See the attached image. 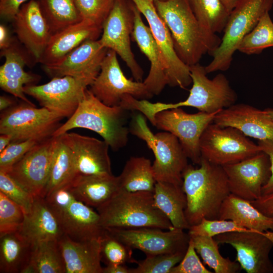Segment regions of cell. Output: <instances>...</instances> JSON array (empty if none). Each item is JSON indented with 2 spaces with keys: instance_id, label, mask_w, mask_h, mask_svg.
I'll use <instances>...</instances> for the list:
<instances>
[{
  "instance_id": "1",
  "label": "cell",
  "mask_w": 273,
  "mask_h": 273,
  "mask_svg": "<svg viewBox=\"0 0 273 273\" xmlns=\"http://www.w3.org/2000/svg\"><path fill=\"white\" fill-rule=\"evenodd\" d=\"M154 4L177 55L188 66L198 63L206 53L212 55L219 46L221 38L201 25L189 0H155Z\"/></svg>"
},
{
  "instance_id": "2",
  "label": "cell",
  "mask_w": 273,
  "mask_h": 273,
  "mask_svg": "<svg viewBox=\"0 0 273 273\" xmlns=\"http://www.w3.org/2000/svg\"><path fill=\"white\" fill-rule=\"evenodd\" d=\"M183 189L187 198L185 211L191 226L204 219H218L221 206L231 194L222 166L201 157L199 167L189 165L183 173Z\"/></svg>"
},
{
  "instance_id": "3",
  "label": "cell",
  "mask_w": 273,
  "mask_h": 273,
  "mask_svg": "<svg viewBox=\"0 0 273 273\" xmlns=\"http://www.w3.org/2000/svg\"><path fill=\"white\" fill-rule=\"evenodd\" d=\"M129 111L121 106L105 105L87 89L75 112L53 136H59L74 128L87 129L99 134L113 151H117L128 142Z\"/></svg>"
},
{
  "instance_id": "4",
  "label": "cell",
  "mask_w": 273,
  "mask_h": 273,
  "mask_svg": "<svg viewBox=\"0 0 273 273\" xmlns=\"http://www.w3.org/2000/svg\"><path fill=\"white\" fill-rule=\"evenodd\" d=\"M105 229L174 228L168 218L156 206L153 193L119 191L97 208Z\"/></svg>"
},
{
  "instance_id": "5",
  "label": "cell",
  "mask_w": 273,
  "mask_h": 273,
  "mask_svg": "<svg viewBox=\"0 0 273 273\" xmlns=\"http://www.w3.org/2000/svg\"><path fill=\"white\" fill-rule=\"evenodd\" d=\"M189 67L192 86L188 98L175 103L147 101L143 109L148 118L153 119L157 113L163 110L183 107H194L201 112L213 113L235 104L237 95L224 74L219 73L209 79L205 67L199 63Z\"/></svg>"
},
{
  "instance_id": "6",
  "label": "cell",
  "mask_w": 273,
  "mask_h": 273,
  "mask_svg": "<svg viewBox=\"0 0 273 273\" xmlns=\"http://www.w3.org/2000/svg\"><path fill=\"white\" fill-rule=\"evenodd\" d=\"M129 129L153 152L155 160L152 168L156 182L182 186L183 173L188 165V158L178 139L165 131L154 134L141 113L134 116Z\"/></svg>"
},
{
  "instance_id": "7",
  "label": "cell",
  "mask_w": 273,
  "mask_h": 273,
  "mask_svg": "<svg viewBox=\"0 0 273 273\" xmlns=\"http://www.w3.org/2000/svg\"><path fill=\"white\" fill-rule=\"evenodd\" d=\"M273 0H240L231 12L218 48L211 55L212 61L205 67L207 73L229 69L233 55L243 38L269 12Z\"/></svg>"
},
{
  "instance_id": "8",
  "label": "cell",
  "mask_w": 273,
  "mask_h": 273,
  "mask_svg": "<svg viewBox=\"0 0 273 273\" xmlns=\"http://www.w3.org/2000/svg\"><path fill=\"white\" fill-rule=\"evenodd\" d=\"M57 215L65 235L75 241L100 239L106 232L100 214L77 199L63 185L45 197Z\"/></svg>"
},
{
  "instance_id": "9",
  "label": "cell",
  "mask_w": 273,
  "mask_h": 273,
  "mask_svg": "<svg viewBox=\"0 0 273 273\" xmlns=\"http://www.w3.org/2000/svg\"><path fill=\"white\" fill-rule=\"evenodd\" d=\"M63 118L47 108H38L24 102L2 112L0 133L11 135L13 141L33 140L40 142L53 136Z\"/></svg>"
},
{
  "instance_id": "10",
  "label": "cell",
  "mask_w": 273,
  "mask_h": 273,
  "mask_svg": "<svg viewBox=\"0 0 273 273\" xmlns=\"http://www.w3.org/2000/svg\"><path fill=\"white\" fill-rule=\"evenodd\" d=\"M199 147L201 157L222 166L239 162L261 151L258 144L237 129L213 122L204 131Z\"/></svg>"
},
{
  "instance_id": "11",
  "label": "cell",
  "mask_w": 273,
  "mask_h": 273,
  "mask_svg": "<svg viewBox=\"0 0 273 273\" xmlns=\"http://www.w3.org/2000/svg\"><path fill=\"white\" fill-rule=\"evenodd\" d=\"M133 26L132 2L116 0L103 24L99 40L102 47L114 51L120 57L135 81H142L144 71L135 59L130 44Z\"/></svg>"
},
{
  "instance_id": "12",
  "label": "cell",
  "mask_w": 273,
  "mask_h": 273,
  "mask_svg": "<svg viewBox=\"0 0 273 273\" xmlns=\"http://www.w3.org/2000/svg\"><path fill=\"white\" fill-rule=\"evenodd\" d=\"M89 90L105 105L120 106L123 98L130 95L139 100L153 97L143 81H133L123 73L117 59V54L108 49L101 65L100 71Z\"/></svg>"
},
{
  "instance_id": "13",
  "label": "cell",
  "mask_w": 273,
  "mask_h": 273,
  "mask_svg": "<svg viewBox=\"0 0 273 273\" xmlns=\"http://www.w3.org/2000/svg\"><path fill=\"white\" fill-rule=\"evenodd\" d=\"M218 112L199 111L189 114L180 107L163 110L155 115L154 126L176 136L188 158L199 165L201 159L199 147L201 137L206 127L213 122Z\"/></svg>"
},
{
  "instance_id": "14",
  "label": "cell",
  "mask_w": 273,
  "mask_h": 273,
  "mask_svg": "<svg viewBox=\"0 0 273 273\" xmlns=\"http://www.w3.org/2000/svg\"><path fill=\"white\" fill-rule=\"evenodd\" d=\"M143 15L157 44L166 71L167 85L185 89L192 83L190 67L178 57L170 33L153 0H130Z\"/></svg>"
},
{
  "instance_id": "15",
  "label": "cell",
  "mask_w": 273,
  "mask_h": 273,
  "mask_svg": "<svg viewBox=\"0 0 273 273\" xmlns=\"http://www.w3.org/2000/svg\"><path fill=\"white\" fill-rule=\"evenodd\" d=\"M90 85L85 80L65 76L53 77L41 85H25L23 91L34 98L42 107L69 118L76 111Z\"/></svg>"
},
{
  "instance_id": "16",
  "label": "cell",
  "mask_w": 273,
  "mask_h": 273,
  "mask_svg": "<svg viewBox=\"0 0 273 273\" xmlns=\"http://www.w3.org/2000/svg\"><path fill=\"white\" fill-rule=\"evenodd\" d=\"M105 229L132 249H139L146 256L186 251L190 239L184 230L175 228L165 231L155 228Z\"/></svg>"
},
{
  "instance_id": "17",
  "label": "cell",
  "mask_w": 273,
  "mask_h": 273,
  "mask_svg": "<svg viewBox=\"0 0 273 273\" xmlns=\"http://www.w3.org/2000/svg\"><path fill=\"white\" fill-rule=\"evenodd\" d=\"M55 138L38 143L7 172L33 196L44 197L49 181Z\"/></svg>"
},
{
  "instance_id": "18",
  "label": "cell",
  "mask_w": 273,
  "mask_h": 273,
  "mask_svg": "<svg viewBox=\"0 0 273 273\" xmlns=\"http://www.w3.org/2000/svg\"><path fill=\"white\" fill-rule=\"evenodd\" d=\"M214 238L218 244H229L235 249L236 261L246 272H273V264L269 257L273 245L263 232H229Z\"/></svg>"
},
{
  "instance_id": "19",
  "label": "cell",
  "mask_w": 273,
  "mask_h": 273,
  "mask_svg": "<svg viewBox=\"0 0 273 273\" xmlns=\"http://www.w3.org/2000/svg\"><path fill=\"white\" fill-rule=\"evenodd\" d=\"M222 167L231 194L250 202L262 196V187L271 175L269 157L262 151L239 162Z\"/></svg>"
},
{
  "instance_id": "20",
  "label": "cell",
  "mask_w": 273,
  "mask_h": 273,
  "mask_svg": "<svg viewBox=\"0 0 273 273\" xmlns=\"http://www.w3.org/2000/svg\"><path fill=\"white\" fill-rule=\"evenodd\" d=\"M108 50L102 47L99 39L86 40L57 63L42 67L52 78L71 76L91 85L100 71Z\"/></svg>"
},
{
  "instance_id": "21",
  "label": "cell",
  "mask_w": 273,
  "mask_h": 273,
  "mask_svg": "<svg viewBox=\"0 0 273 273\" xmlns=\"http://www.w3.org/2000/svg\"><path fill=\"white\" fill-rule=\"evenodd\" d=\"M68 146L73 155L77 174L112 175L108 144L104 140L74 132L58 136Z\"/></svg>"
},
{
  "instance_id": "22",
  "label": "cell",
  "mask_w": 273,
  "mask_h": 273,
  "mask_svg": "<svg viewBox=\"0 0 273 273\" xmlns=\"http://www.w3.org/2000/svg\"><path fill=\"white\" fill-rule=\"evenodd\" d=\"M13 21L18 39L38 62L52 34L38 1L29 0L23 4Z\"/></svg>"
},
{
  "instance_id": "23",
  "label": "cell",
  "mask_w": 273,
  "mask_h": 273,
  "mask_svg": "<svg viewBox=\"0 0 273 273\" xmlns=\"http://www.w3.org/2000/svg\"><path fill=\"white\" fill-rule=\"evenodd\" d=\"M213 123L234 127L258 141L273 140V120L264 110L245 104H234L219 111Z\"/></svg>"
},
{
  "instance_id": "24",
  "label": "cell",
  "mask_w": 273,
  "mask_h": 273,
  "mask_svg": "<svg viewBox=\"0 0 273 273\" xmlns=\"http://www.w3.org/2000/svg\"><path fill=\"white\" fill-rule=\"evenodd\" d=\"M132 9L134 26L131 38L150 63L149 73L143 82L151 94L158 95L168 85L163 62L149 27L144 23L142 14L133 3Z\"/></svg>"
},
{
  "instance_id": "25",
  "label": "cell",
  "mask_w": 273,
  "mask_h": 273,
  "mask_svg": "<svg viewBox=\"0 0 273 273\" xmlns=\"http://www.w3.org/2000/svg\"><path fill=\"white\" fill-rule=\"evenodd\" d=\"M18 232L31 245L48 240H59L64 234L60 221L44 197L34 196Z\"/></svg>"
},
{
  "instance_id": "26",
  "label": "cell",
  "mask_w": 273,
  "mask_h": 273,
  "mask_svg": "<svg viewBox=\"0 0 273 273\" xmlns=\"http://www.w3.org/2000/svg\"><path fill=\"white\" fill-rule=\"evenodd\" d=\"M1 55L5 58V62L0 67L1 88L23 102L35 105L26 97L23 87L35 84L39 76L24 70L28 63L25 53L13 40L8 48L1 50Z\"/></svg>"
},
{
  "instance_id": "27",
  "label": "cell",
  "mask_w": 273,
  "mask_h": 273,
  "mask_svg": "<svg viewBox=\"0 0 273 273\" xmlns=\"http://www.w3.org/2000/svg\"><path fill=\"white\" fill-rule=\"evenodd\" d=\"M102 29L85 20L52 35L38 62L55 64L86 40L99 39Z\"/></svg>"
},
{
  "instance_id": "28",
  "label": "cell",
  "mask_w": 273,
  "mask_h": 273,
  "mask_svg": "<svg viewBox=\"0 0 273 273\" xmlns=\"http://www.w3.org/2000/svg\"><path fill=\"white\" fill-rule=\"evenodd\" d=\"M100 239L78 241L64 235L58 241L65 273H102Z\"/></svg>"
},
{
  "instance_id": "29",
  "label": "cell",
  "mask_w": 273,
  "mask_h": 273,
  "mask_svg": "<svg viewBox=\"0 0 273 273\" xmlns=\"http://www.w3.org/2000/svg\"><path fill=\"white\" fill-rule=\"evenodd\" d=\"M78 200L96 209L119 191L118 177L112 175L76 174L66 184Z\"/></svg>"
},
{
  "instance_id": "30",
  "label": "cell",
  "mask_w": 273,
  "mask_h": 273,
  "mask_svg": "<svg viewBox=\"0 0 273 273\" xmlns=\"http://www.w3.org/2000/svg\"><path fill=\"white\" fill-rule=\"evenodd\" d=\"M218 219L234 221L244 228L256 232L273 231V217L265 215L250 201L232 194L223 201Z\"/></svg>"
},
{
  "instance_id": "31",
  "label": "cell",
  "mask_w": 273,
  "mask_h": 273,
  "mask_svg": "<svg viewBox=\"0 0 273 273\" xmlns=\"http://www.w3.org/2000/svg\"><path fill=\"white\" fill-rule=\"evenodd\" d=\"M182 186L157 181L153 197L156 206L168 218L172 226L185 230H189L190 225L185 214L187 198Z\"/></svg>"
},
{
  "instance_id": "32",
  "label": "cell",
  "mask_w": 273,
  "mask_h": 273,
  "mask_svg": "<svg viewBox=\"0 0 273 273\" xmlns=\"http://www.w3.org/2000/svg\"><path fill=\"white\" fill-rule=\"evenodd\" d=\"M31 249L18 232L0 236V272L22 273L29 263Z\"/></svg>"
},
{
  "instance_id": "33",
  "label": "cell",
  "mask_w": 273,
  "mask_h": 273,
  "mask_svg": "<svg viewBox=\"0 0 273 273\" xmlns=\"http://www.w3.org/2000/svg\"><path fill=\"white\" fill-rule=\"evenodd\" d=\"M119 191L153 193L156 180L152 164L145 157H131L118 176Z\"/></svg>"
},
{
  "instance_id": "34",
  "label": "cell",
  "mask_w": 273,
  "mask_h": 273,
  "mask_svg": "<svg viewBox=\"0 0 273 273\" xmlns=\"http://www.w3.org/2000/svg\"><path fill=\"white\" fill-rule=\"evenodd\" d=\"M22 273H65L58 240H44L32 245L29 263Z\"/></svg>"
},
{
  "instance_id": "35",
  "label": "cell",
  "mask_w": 273,
  "mask_h": 273,
  "mask_svg": "<svg viewBox=\"0 0 273 273\" xmlns=\"http://www.w3.org/2000/svg\"><path fill=\"white\" fill-rule=\"evenodd\" d=\"M55 138L49 178L44 197L56 189L69 183L77 174L70 150L59 137Z\"/></svg>"
},
{
  "instance_id": "36",
  "label": "cell",
  "mask_w": 273,
  "mask_h": 273,
  "mask_svg": "<svg viewBox=\"0 0 273 273\" xmlns=\"http://www.w3.org/2000/svg\"><path fill=\"white\" fill-rule=\"evenodd\" d=\"M52 35L81 21L75 0H37Z\"/></svg>"
},
{
  "instance_id": "37",
  "label": "cell",
  "mask_w": 273,
  "mask_h": 273,
  "mask_svg": "<svg viewBox=\"0 0 273 273\" xmlns=\"http://www.w3.org/2000/svg\"><path fill=\"white\" fill-rule=\"evenodd\" d=\"M190 237L197 253L215 273H236L242 269L238 262L221 255L219 244L214 237L194 235Z\"/></svg>"
},
{
  "instance_id": "38",
  "label": "cell",
  "mask_w": 273,
  "mask_h": 273,
  "mask_svg": "<svg viewBox=\"0 0 273 273\" xmlns=\"http://www.w3.org/2000/svg\"><path fill=\"white\" fill-rule=\"evenodd\" d=\"M192 11L201 25L216 34L223 31L230 12L220 0H189Z\"/></svg>"
},
{
  "instance_id": "39",
  "label": "cell",
  "mask_w": 273,
  "mask_h": 273,
  "mask_svg": "<svg viewBox=\"0 0 273 273\" xmlns=\"http://www.w3.org/2000/svg\"><path fill=\"white\" fill-rule=\"evenodd\" d=\"M270 47H273V22L267 12L243 38L238 50L247 55L259 54Z\"/></svg>"
},
{
  "instance_id": "40",
  "label": "cell",
  "mask_w": 273,
  "mask_h": 273,
  "mask_svg": "<svg viewBox=\"0 0 273 273\" xmlns=\"http://www.w3.org/2000/svg\"><path fill=\"white\" fill-rule=\"evenodd\" d=\"M132 249L117 238L106 232L100 239L101 261L106 265L137 262L132 256Z\"/></svg>"
},
{
  "instance_id": "41",
  "label": "cell",
  "mask_w": 273,
  "mask_h": 273,
  "mask_svg": "<svg viewBox=\"0 0 273 273\" xmlns=\"http://www.w3.org/2000/svg\"><path fill=\"white\" fill-rule=\"evenodd\" d=\"M186 252L146 256L144 260L137 261L135 268H130V273H170L182 260Z\"/></svg>"
},
{
  "instance_id": "42",
  "label": "cell",
  "mask_w": 273,
  "mask_h": 273,
  "mask_svg": "<svg viewBox=\"0 0 273 273\" xmlns=\"http://www.w3.org/2000/svg\"><path fill=\"white\" fill-rule=\"evenodd\" d=\"M24 216L22 208L0 192V236L18 232Z\"/></svg>"
},
{
  "instance_id": "43",
  "label": "cell",
  "mask_w": 273,
  "mask_h": 273,
  "mask_svg": "<svg viewBox=\"0 0 273 273\" xmlns=\"http://www.w3.org/2000/svg\"><path fill=\"white\" fill-rule=\"evenodd\" d=\"M116 0H75L83 20L102 29Z\"/></svg>"
},
{
  "instance_id": "44",
  "label": "cell",
  "mask_w": 273,
  "mask_h": 273,
  "mask_svg": "<svg viewBox=\"0 0 273 273\" xmlns=\"http://www.w3.org/2000/svg\"><path fill=\"white\" fill-rule=\"evenodd\" d=\"M250 231L231 220L204 218L199 223L191 226L188 233L190 236L214 237L225 233Z\"/></svg>"
},
{
  "instance_id": "45",
  "label": "cell",
  "mask_w": 273,
  "mask_h": 273,
  "mask_svg": "<svg viewBox=\"0 0 273 273\" xmlns=\"http://www.w3.org/2000/svg\"><path fill=\"white\" fill-rule=\"evenodd\" d=\"M0 192L20 206L25 214L31 209L34 196L17 184L8 173L1 171Z\"/></svg>"
},
{
  "instance_id": "46",
  "label": "cell",
  "mask_w": 273,
  "mask_h": 273,
  "mask_svg": "<svg viewBox=\"0 0 273 273\" xmlns=\"http://www.w3.org/2000/svg\"><path fill=\"white\" fill-rule=\"evenodd\" d=\"M38 143L39 142L33 140L12 142L0 152V171L7 172L14 164Z\"/></svg>"
},
{
  "instance_id": "47",
  "label": "cell",
  "mask_w": 273,
  "mask_h": 273,
  "mask_svg": "<svg viewBox=\"0 0 273 273\" xmlns=\"http://www.w3.org/2000/svg\"><path fill=\"white\" fill-rule=\"evenodd\" d=\"M197 254L193 242L190 239L189 245L183 258L172 268L170 273H211L212 271L203 265Z\"/></svg>"
},
{
  "instance_id": "48",
  "label": "cell",
  "mask_w": 273,
  "mask_h": 273,
  "mask_svg": "<svg viewBox=\"0 0 273 273\" xmlns=\"http://www.w3.org/2000/svg\"><path fill=\"white\" fill-rule=\"evenodd\" d=\"M28 0H0L1 18L7 21H13L22 6Z\"/></svg>"
},
{
  "instance_id": "49",
  "label": "cell",
  "mask_w": 273,
  "mask_h": 273,
  "mask_svg": "<svg viewBox=\"0 0 273 273\" xmlns=\"http://www.w3.org/2000/svg\"><path fill=\"white\" fill-rule=\"evenodd\" d=\"M257 144L261 151L267 155L270 163L271 175L268 181L262 187V196L273 192V140H260Z\"/></svg>"
},
{
  "instance_id": "50",
  "label": "cell",
  "mask_w": 273,
  "mask_h": 273,
  "mask_svg": "<svg viewBox=\"0 0 273 273\" xmlns=\"http://www.w3.org/2000/svg\"><path fill=\"white\" fill-rule=\"evenodd\" d=\"M251 203L263 214L273 217V192L261 196Z\"/></svg>"
},
{
  "instance_id": "51",
  "label": "cell",
  "mask_w": 273,
  "mask_h": 273,
  "mask_svg": "<svg viewBox=\"0 0 273 273\" xmlns=\"http://www.w3.org/2000/svg\"><path fill=\"white\" fill-rule=\"evenodd\" d=\"M13 40L11 38L9 30L3 24L0 25V49L1 50L8 48Z\"/></svg>"
},
{
  "instance_id": "52",
  "label": "cell",
  "mask_w": 273,
  "mask_h": 273,
  "mask_svg": "<svg viewBox=\"0 0 273 273\" xmlns=\"http://www.w3.org/2000/svg\"><path fill=\"white\" fill-rule=\"evenodd\" d=\"M102 273H130V268L125 264L106 265L103 267Z\"/></svg>"
},
{
  "instance_id": "53",
  "label": "cell",
  "mask_w": 273,
  "mask_h": 273,
  "mask_svg": "<svg viewBox=\"0 0 273 273\" xmlns=\"http://www.w3.org/2000/svg\"><path fill=\"white\" fill-rule=\"evenodd\" d=\"M14 106L13 101L7 96L0 97V110L3 112Z\"/></svg>"
},
{
  "instance_id": "54",
  "label": "cell",
  "mask_w": 273,
  "mask_h": 273,
  "mask_svg": "<svg viewBox=\"0 0 273 273\" xmlns=\"http://www.w3.org/2000/svg\"><path fill=\"white\" fill-rule=\"evenodd\" d=\"M13 141L12 136L8 134H1L0 135V152L6 149Z\"/></svg>"
},
{
  "instance_id": "55",
  "label": "cell",
  "mask_w": 273,
  "mask_h": 273,
  "mask_svg": "<svg viewBox=\"0 0 273 273\" xmlns=\"http://www.w3.org/2000/svg\"><path fill=\"white\" fill-rule=\"evenodd\" d=\"M226 9L231 13L240 0H220Z\"/></svg>"
},
{
  "instance_id": "56",
  "label": "cell",
  "mask_w": 273,
  "mask_h": 273,
  "mask_svg": "<svg viewBox=\"0 0 273 273\" xmlns=\"http://www.w3.org/2000/svg\"><path fill=\"white\" fill-rule=\"evenodd\" d=\"M263 234L271 241L273 245V231H266L265 232H263Z\"/></svg>"
},
{
  "instance_id": "57",
  "label": "cell",
  "mask_w": 273,
  "mask_h": 273,
  "mask_svg": "<svg viewBox=\"0 0 273 273\" xmlns=\"http://www.w3.org/2000/svg\"><path fill=\"white\" fill-rule=\"evenodd\" d=\"M264 110L267 115L273 120V109L266 108Z\"/></svg>"
},
{
  "instance_id": "58",
  "label": "cell",
  "mask_w": 273,
  "mask_h": 273,
  "mask_svg": "<svg viewBox=\"0 0 273 273\" xmlns=\"http://www.w3.org/2000/svg\"><path fill=\"white\" fill-rule=\"evenodd\" d=\"M153 1H155V0H153Z\"/></svg>"
}]
</instances>
